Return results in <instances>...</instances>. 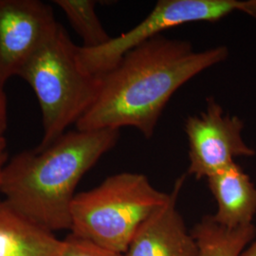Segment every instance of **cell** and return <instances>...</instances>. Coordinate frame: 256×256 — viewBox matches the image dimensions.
I'll use <instances>...</instances> for the list:
<instances>
[{
  "label": "cell",
  "mask_w": 256,
  "mask_h": 256,
  "mask_svg": "<svg viewBox=\"0 0 256 256\" xmlns=\"http://www.w3.org/2000/svg\"><path fill=\"white\" fill-rule=\"evenodd\" d=\"M228 56L227 46L196 50L189 41L162 34L152 37L129 50L102 76L96 100L76 129L134 128L150 138L176 92Z\"/></svg>",
  "instance_id": "obj_1"
},
{
  "label": "cell",
  "mask_w": 256,
  "mask_h": 256,
  "mask_svg": "<svg viewBox=\"0 0 256 256\" xmlns=\"http://www.w3.org/2000/svg\"><path fill=\"white\" fill-rule=\"evenodd\" d=\"M119 138V129H76L42 150L20 152L3 170L0 192L37 226L50 232L70 230L78 183Z\"/></svg>",
  "instance_id": "obj_2"
},
{
  "label": "cell",
  "mask_w": 256,
  "mask_h": 256,
  "mask_svg": "<svg viewBox=\"0 0 256 256\" xmlns=\"http://www.w3.org/2000/svg\"><path fill=\"white\" fill-rule=\"evenodd\" d=\"M75 45L59 23L54 32L19 74L36 95L43 137L36 147L52 144L79 122L96 100L101 77L84 70Z\"/></svg>",
  "instance_id": "obj_3"
},
{
  "label": "cell",
  "mask_w": 256,
  "mask_h": 256,
  "mask_svg": "<svg viewBox=\"0 0 256 256\" xmlns=\"http://www.w3.org/2000/svg\"><path fill=\"white\" fill-rule=\"evenodd\" d=\"M168 196L156 189L144 174H113L92 190L76 194L70 230L77 236L124 254L138 227Z\"/></svg>",
  "instance_id": "obj_4"
},
{
  "label": "cell",
  "mask_w": 256,
  "mask_h": 256,
  "mask_svg": "<svg viewBox=\"0 0 256 256\" xmlns=\"http://www.w3.org/2000/svg\"><path fill=\"white\" fill-rule=\"evenodd\" d=\"M234 12L256 18V0H160L128 32L112 37L102 46H79V61L88 74L102 77L119 64L129 50L167 30L194 22H216Z\"/></svg>",
  "instance_id": "obj_5"
},
{
  "label": "cell",
  "mask_w": 256,
  "mask_h": 256,
  "mask_svg": "<svg viewBox=\"0 0 256 256\" xmlns=\"http://www.w3.org/2000/svg\"><path fill=\"white\" fill-rule=\"evenodd\" d=\"M244 122L238 116L225 114L214 97L198 115L189 116L184 130L189 146L188 173L196 180L208 178L236 158H250L256 151L242 137Z\"/></svg>",
  "instance_id": "obj_6"
},
{
  "label": "cell",
  "mask_w": 256,
  "mask_h": 256,
  "mask_svg": "<svg viewBox=\"0 0 256 256\" xmlns=\"http://www.w3.org/2000/svg\"><path fill=\"white\" fill-rule=\"evenodd\" d=\"M52 6L40 0H0V84L19 76L58 26Z\"/></svg>",
  "instance_id": "obj_7"
},
{
  "label": "cell",
  "mask_w": 256,
  "mask_h": 256,
  "mask_svg": "<svg viewBox=\"0 0 256 256\" xmlns=\"http://www.w3.org/2000/svg\"><path fill=\"white\" fill-rule=\"evenodd\" d=\"M185 178L176 180L164 204L142 223L124 256H198L196 241L176 208Z\"/></svg>",
  "instance_id": "obj_8"
},
{
  "label": "cell",
  "mask_w": 256,
  "mask_h": 256,
  "mask_svg": "<svg viewBox=\"0 0 256 256\" xmlns=\"http://www.w3.org/2000/svg\"><path fill=\"white\" fill-rule=\"evenodd\" d=\"M218 210L214 220L236 229L252 224L256 214V187L250 176L234 162L207 178Z\"/></svg>",
  "instance_id": "obj_9"
},
{
  "label": "cell",
  "mask_w": 256,
  "mask_h": 256,
  "mask_svg": "<svg viewBox=\"0 0 256 256\" xmlns=\"http://www.w3.org/2000/svg\"><path fill=\"white\" fill-rule=\"evenodd\" d=\"M63 240L0 200V256H57Z\"/></svg>",
  "instance_id": "obj_10"
},
{
  "label": "cell",
  "mask_w": 256,
  "mask_h": 256,
  "mask_svg": "<svg viewBox=\"0 0 256 256\" xmlns=\"http://www.w3.org/2000/svg\"><path fill=\"white\" fill-rule=\"evenodd\" d=\"M198 247V256H240L244 248L256 236L252 224L229 229L218 224L212 216H203L192 232Z\"/></svg>",
  "instance_id": "obj_11"
},
{
  "label": "cell",
  "mask_w": 256,
  "mask_h": 256,
  "mask_svg": "<svg viewBox=\"0 0 256 256\" xmlns=\"http://www.w3.org/2000/svg\"><path fill=\"white\" fill-rule=\"evenodd\" d=\"M54 3L64 12L72 27L82 38L84 48L102 46L112 38L96 14V1L55 0Z\"/></svg>",
  "instance_id": "obj_12"
},
{
  "label": "cell",
  "mask_w": 256,
  "mask_h": 256,
  "mask_svg": "<svg viewBox=\"0 0 256 256\" xmlns=\"http://www.w3.org/2000/svg\"><path fill=\"white\" fill-rule=\"evenodd\" d=\"M57 256H124V254L72 234L63 240V246Z\"/></svg>",
  "instance_id": "obj_13"
},
{
  "label": "cell",
  "mask_w": 256,
  "mask_h": 256,
  "mask_svg": "<svg viewBox=\"0 0 256 256\" xmlns=\"http://www.w3.org/2000/svg\"><path fill=\"white\" fill-rule=\"evenodd\" d=\"M4 88L0 84V136H4L8 128V102Z\"/></svg>",
  "instance_id": "obj_14"
},
{
  "label": "cell",
  "mask_w": 256,
  "mask_h": 256,
  "mask_svg": "<svg viewBox=\"0 0 256 256\" xmlns=\"http://www.w3.org/2000/svg\"><path fill=\"white\" fill-rule=\"evenodd\" d=\"M8 162V142L5 136H0V185L5 166Z\"/></svg>",
  "instance_id": "obj_15"
},
{
  "label": "cell",
  "mask_w": 256,
  "mask_h": 256,
  "mask_svg": "<svg viewBox=\"0 0 256 256\" xmlns=\"http://www.w3.org/2000/svg\"><path fill=\"white\" fill-rule=\"evenodd\" d=\"M240 256H256V239L250 247L242 252Z\"/></svg>",
  "instance_id": "obj_16"
}]
</instances>
